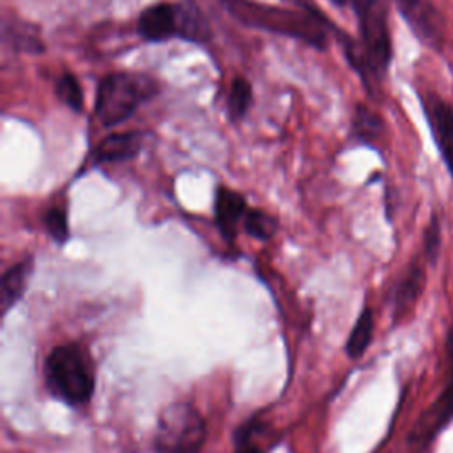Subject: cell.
<instances>
[{
  "instance_id": "obj_1",
  "label": "cell",
  "mask_w": 453,
  "mask_h": 453,
  "mask_svg": "<svg viewBox=\"0 0 453 453\" xmlns=\"http://www.w3.org/2000/svg\"><path fill=\"white\" fill-rule=\"evenodd\" d=\"M221 5L242 25L299 39L317 50H326L329 21L304 5V11L285 9L257 0H219Z\"/></svg>"
},
{
  "instance_id": "obj_2",
  "label": "cell",
  "mask_w": 453,
  "mask_h": 453,
  "mask_svg": "<svg viewBox=\"0 0 453 453\" xmlns=\"http://www.w3.org/2000/svg\"><path fill=\"white\" fill-rule=\"evenodd\" d=\"M42 380L53 398L71 407L87 405L96 388L90 356L78 343L53 347L42 365Z\"/></svg>"
},
{
  "instance_id": "obj_3",
  "label": "cell",
  "mask_w": 453,
  "mask_h": 453,
  "mask_svg": "<svg viewBox=\"0 0 453 453\" xmlns=\"http://www.w3.org/2000/svg\"><path fill=\"white\" fill-rule=\"evenodd\" d=\"M157 92L159 83L150 74L136 71L110 73L96 87L94 115L103 127H115Z\"/></svg>"
},
{
  "instance_id": "obj_4",
  "label": "cell",
  "mask_w": 453,
  "mask_h": 453,
  "mask_svg": "<svg viewBox=\"0 0 453 453\" xmlns=\"http://www.w3.org/2000/svg\"><path fill=\"white\" fill-rule=\"evenodd\" d=\"M136 32L143 41L165 42L184 39L203 44L211 39V27L203 12L189 0L157 2L145 7L136 19Z\"/></svg>"
},
{
  "instance_id": "obj_5",
  "label": "cell",
  "mask_w": 453,
  "mask_h": 453,
  "mask_svg": "<svg viewBox=\"0 0 453 453\" xmlns=\"http://www.w3.org/2000/svg\"><path fill=\"white\" fill-rule=\"evenodd\" d=\"M205 435V419L195 405L170 403L157 418L154 453H202Z\"/></svg>"
},
{
  "instance_id": "obj_6",
  "label": "cell",
  "mask_w": 453,
  "mask_h": 453,
  "mask_svg": "<svg viewBox=\"0 0 453 453\" xmlns=\"http://www.w3.org/2000/svg\"><path fill=\"white\" fill-rule=\"evenodd\" d=\"M352 9L357 18L363 53L370 74L382 73L391 60V37L386 11L379 0H356Z\"/></svg>"
},
{
  "instance_id": "obj_7",
  "label": "cell",
  "mask_w": 453,
  "mask_h": 453,
  "mask_svg": "<svg viewBox=\"0 0 453 453\" xmlns=\"http://www.w3.org/2000/svg\"><path fill=\"white\" fill-rule=\"evenodd\" d=\"M248 202L242 193L226 186H218L214 195V221L226 242H234L239 225L248 212Z\"/></svg>"
},
{
  "instance_id": "obj_8",
  "label": "cell",
  "mask_w": 453,
  "mask_h": 453,
  "mask_svg": "<svg viewBox=\"0 0 453 453\" xmlns=\"http://www.w3.org/2000/svg\"><path fill=\"white\" fill-rule=\"evenodd\" d=\"M142 149V134L138 131H120L104 136L92 150L96 163H120L133 159Z\"/></svg>"
},
{
  "instance_id": "obj_9",
  "label": "cell",
  "mask_w": 453,
  "mask_h": 453,
  "mask_svg": "<svg viewBox=\"0 0 453 453\" xmlns=\"http://www.w3.org/2000/svg\"><path fill=\"white\" fill-rule=\"evenodd\" d=\"M34 271V258L27 257L12 264L4 274L0 283V303L4 313H7L25 296L30 274Z\"/></svg>"
},
{
  "instance_id": "obj_10",
  "label": "cell",
  "mask_w": 453,
  "mask_h": 453,
  "mask_svg": "<svg viewBox=\"0 0 453 453\" xmlns=\"http://www.w3.org/2000/svg\"><path fill=\"white\" fill-rule=\"evenodd\" d=\"M430 124L442 159L453 177V108L441 101L432 103Z\"/></svg>"
},
{
  "instance_id": "obj_11",
  "label": "cell",
  "mask_w": 453,
  "mask_h": 453,
  "mask_svg": "<svg viewBox=\"0 0 453 453\" xmlns=\"http://www.w3.org/2000/svg\"><path fill=\"white\" fill-rule=\"evenodd\" d=\"M4 42L16 51L23 53H42L44 44L39 35V28L18 18H5L4 21Z\"/></svg>"
},
{
  "instance_id": "obj_12",
  "label": "cell",
  "mask_w": 453,
  "mask_h": 453,
  "mask_svg": "<svg viewBox=\"0 0 453 453\" xmlns=\"http://www.w3.org/2000/svg\"><path fill=\"white\" fill-rule=\"evenodd\" d=\"M251 103H253L251 83L244 76L237 74L230 81V87H228V92H226V113H228V119L232 122L242 120L246 117Z\"/></svg>"
},
{
  "instance_id": "obj_13",
  "label": "cell",
  "mask_w": 453,
  "mask_h": 453,
  "mask_svg": "<svg viewBox=\"0 0 453 453\" xmlns=\"http://www.w3.org/2000/svg\"><path fill=\"white\" fill-rule=\"evenodd\" d=\"M372 334H373V313L368 306H365L349 334V340L345 345L347 356L350 359L361 357L372 342Z\"/></svg>"
},
{
  "instance_id": "obj_14",
  "label": "cell",
  "mask_w": 453,
  "mask_h": 453,
  "mask_svg": "<svg viewBox=\"0 0 453 453\" xmlns=\"http://www.w3.org/2000/svg\"><path fill=\"white\" fill-rule=\"evenodd\" d=\"M421 285H423V271L419 265H412L407 271V274L402 278L396 288V296H395L396 315H400L402 311H407L414 304V301L421 292Z\"/></svg>"
},
{
  "instance_id": "obj_15",
  "label": "cell",
  "mask_w": 453,
  "mask_h": 453,
  "mask_svg": "<svg viewBox=\"0 0 453 453\" xmlns=\"http://www.w3.org/2000/svg\"><path fill=\"white\" fill-rule=\"evenodd\" d=\"M55 96L58 97L60 103H64L69 110L76 111V113H81L83 111V88L78 81V78L65 71L62 73L57 81H55Z\"/></svg>"
},
{
  "instance_id": "obj_16",
  "label": "cell",
  "mask_w": 453,
  "mask_h": 453,
  "mask_svg": "<svg viewBox=\"0 0 453 453\" xmlns=\"http://www.w3.org/2000/svg\"><path fill=\"white\" fill-rule=\"evenodd\" d=\"M242 228L248 235L258 241H269L278 230V221L274 216L262 209H248L242 219Z\"/></svg>"
},
{
  "instance_id": "obj_17",
  "label": "cell",
  "mask_w": 453,
  "mask_h": 453,
  "mask_svg": "<svg viewBox=\"0 0 453 453\" xmlns=\"http://www.w3.org/2000/svg\"><path fill=\"white\" fill-rule=\"evenodd\" d=\"M42 223L46 232L50 234V237L58 242L64 244L69 239V223H67V212L64 207H50L44 216H42Z\"/></svg>"
},
{
  "instance_id": "obj_18",
  "label": "cell",
  "mask_w": 453,
  "mask_h": 453,
  "mask_svg": "<svg viewBox=\"0 0 453 453\" xmlns=\"http://www.w3.org/2000/svg\"><path fill=\"white\" fill-rule=\"evenodd\" d=\"M352 127H354V134L357 138L370 140L380 131V119L373 111H370L368 108L357 104L356 113H354Z\"/></svg>"
},
{
  "instance_id": "obj_19",
  "label": "cell",
  "mask_w": 453,
  "mask_h": 453,
  "mask_svg": "<svg viewBox=\"0 0 453 453\" xmlns=\"http://www.w3.org/2000/svg\"><path fill=\"white\" fill-rule=\"evenodd\" d=\"M257 428V421H250L241 426L235 434V451L234 453H265L257 442H253V432Z\"/></svg>"
},
{
  "instance_id": "obj_20",
  "label": "cell",
  "mask_w": 453,
  "mask_h": 453,
  "mask_svg": "<svg viewBox=\"0 0 453 453\" xmlns=\"http://www.w3.org/2000/svg\"><path fill=\"white\" fill-rule=\"evenodd\" d=\"M437 239H439V228H437L435 221H434V230H430L426 234V248H428V251H435L437 250Z\"/></svg>"
},
{
  "instance_id": "obj_21",
  "label": "cell",
  "mask_w": 453,
  "mask_h": 453,
  "mask_svg": "<svg viewBox=\"0 0 453 453\" xmlns=\"http://www.w3.org/2000/svg\"><path fill=\"white\" fill-rule=\"evenodd\" d=\"M334 5H338V7H352V4L356 2V0H331Z\"/></svg>"
},
{
  "instance_id": "obj_22",
  "label": "cell",
  "mask_w": 453,
  "mask_h": 453,
  "mask_svg": "<svg viewBox=\"0 0 453 453\" xmlns=\"http://www.w3.org/2000/svg\"><path fill=\"white\" fill-rule=\"evenodd\" d=\"M446 405H453V380L449 384V391H448V403Z\"/></svg>"
}]
</instances>
